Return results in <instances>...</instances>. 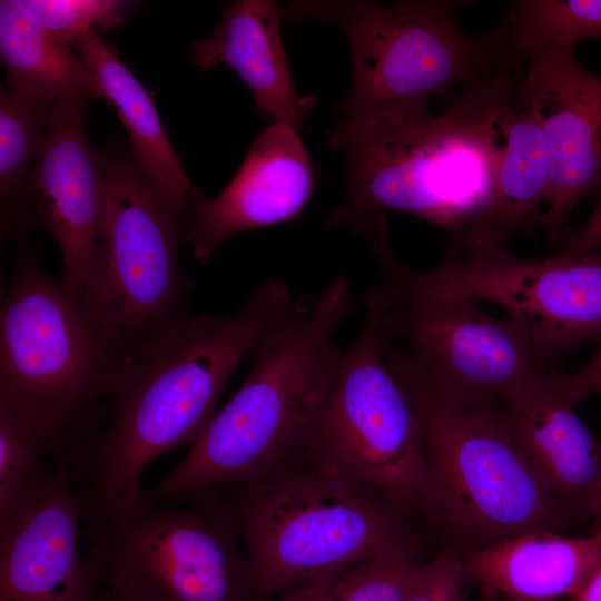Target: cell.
Wrapping results in <instances>:
<instances>
[{
  "label": "cell",
  "mask_w": 601,
  "mask_h": 601,
  "mask_svg": "<svg viewBox=\"0 0 601 601\" xmlns=\"http://www.w3.org/2000/svg\"><path fill=\"white\" fill-rule=\"evenodd\" d=\"M523 68H505L428 104L346 118L328 146L346 159V197L325 217L327 230L368 235L386 210L412 214L447 234V250L482 244L491 216L503 120Z\"/></svg>",
  "instance_id": "obj_1"
},
{
  "label": "cell",
  "mask_w": 601,
  "mask_h": 601,
  "mask_svg": "<svg viewBox=\"0 0 601 601\" xmlns=\"http://www.w3.org/2000/svg\"><path fill=\"white\" fill-rule=\"evenodd\" d=\"M293 298L282 278L268 276L235 312L187 314L134 349L102 424L68 469L83 523L142 496L146 469L198 437L234 371Z\"/></svg>",
  "instance_id": "obj_2"
},
{
  "label": "cell",
  "mask_w": 601,
  "mask_h": 601,
  "mask_svg": "<svg viewBox=\"0 0 601 601\" xmlns=\"http://www.w3.org/2000/svg\"><path fill=\"white\" fill-rule=\"evenodd\" d=\"M353 309L344 276L294 297L254 349L243 384L147 497L179 503L220 493L264 480L303 455L343 352L337 332Z\"/></svg>",
  "instance_id": "obj_3"
},
{
  "label": "cell",
  "mask_w": 601,
  "mask_h": 601,
  "mask_svg": "<svg viewBox=\"0 0 601 601\" xmlns=\"http://www.w3.org/2000/svg\"><path fill=\"white\" fill-rule=\"evenodd\" d=\"M136 347L21 247L0 309V403L69 469Z\"/></svg>",
  "instance_id": "obj_4"
},
{
  "label": "cell",
  "mask_w": 601,
  "mask_h": 601,
  "mask_svg": "<svg viewBox=\"0 0 601 601\" xmlns=\"http://www.w3.org/2000/svg\"><path fill=\"white\" fill-rule=\"evenodd\" d=\"M382 349L418 417L443 523L476 548L526 531H558L577 515L534 471L505 398L441 388L391 345L382 342Z\"/></svg>",
  "instance_id": "obj_5"
},
{
  "label": "cell",
  "mask_w": 601,
  "mask_h": 601,
  "mask_svg": "<svg viewBox=\"0 0 601 601\" xmlns=\"http://www.w3.org/2000/svg\"><path fill=\"white\" fill-rule=\"evenodd\" d=\"M220 493L265 598L418 545L382 494L306 452L264 480Z\"/></svg>",
  "instance_id": "obj_6"
},
{
  "label": "cell",
  "mask_w": 601,
  "mask_h": 601,
  "mask_svg": "<svg viewBox=\"0 0 601 601\" xmlns=\"http://www.w3.org/2000/svg\"><path fill=\"white\" fill-rule=\"evenodd\" d=\"M470 1H295L293 20L332 22L343 31L351 83L335 108L346 118L374 117L428 104L496 72L521 67L510 55L503 28L473 32L456 18Z\"/></svg>",
  "instance_id": "obj_7"
},
{
  "label": "cell",
  "mask_w": 601,
  "mask_h": 601,
  "mask_svg": "<svg viewBox=\"0 0 601 601\" xmlns=\"http://www.w3.org/2000/svg\"><path fill=\"white\" fill-rule=\"evenodd\" d=\"M102 584L124 601H263L219 492L179 503L145 494L82 524Z\"/></svg>",
  "instance_id": "obj_8"
},
{
  "label": "cell",
  "mask_w": 601,
  "mask_h": 601,
  "mask_svg": "<svg viewBox=\"0 0 601 601\" xmlns=\"http://www.w3.org/2000/svg\"><path fill=\"white\" fill-rule=\"evenodd\" d=\"M383 302L381 285L372 284L306 453L374 489L406 519L441 521L418 417L383 355Z\"/></svg>",
  "instance_id": "obj_9"
},
{
  "label": "cell",
  "mask_w": 601,
  "mask_h": 601,
  "mask_svg": "<svg viewBox=\"0 0 601 601\" xmlns=\"http://www.w3.org/2000/svg\"><path fill=\"white\" fill-rule=\"evenodd\" d=\"M122 154L101 155V214L95 284L81 299L137 347L189 314L179 262L190 201Z\"/></svg>",
  "instance_id": "obj_10"
},
{
  "label": "cell",
  "mask_w": 601,
  "mask_h": 601,
  "mask_svg": "<svg viewBox=\"0 0 601 601\" xmlns=\"http://www.w3.org/2000/svg\"><path fill=\"white\" fill-rule=\"evenodd\" d=\"M387 227L381 215L367 235L384 294L382 339L420 376L451 392L505 398L550 370L509 318L410 280L391 250Z\"/></svg>",
  "instance_id": "obj_11"
},
{
  "label": "cell",
  "mask_w": 601,
  "mask_h": 601,
  "mask_svg": "<svg viewBox=\"0 0 601 601\" xmlns=\"http://www.w3.org/2000/svg\"><path fill=\"white\" fill-rule=\"evenodd\" d=\"M402 268L423 288L499 305L546 368L601 337V250L523 259L489 245L445 249L432 269Z\"/></svg>",
  "instance_id": "obj_12"
},
{
  "label": "cell",
  "mask_w": 601,
  "mask_h": 601,
  "mask_svg": "<svg viewBox=\"0 0 601 601\" xmlns=\"http://www.w3.org/2000/svg\"><path fill=\"white\" fill-rule=\"evenodd\" d=\"M514 98L544 136L550 190L540 224L558 243L575 205L601 187V75L580 63L574 46H552L528 57Z\"/></svg>",
  "instance_id": "obj_13"
},
{
  "label": "cell",
  "mask_w": 601,
  "mask_h": 601,
  "mask_svg": "<svg viewBox=\"0 0 601 601\" xmlns=\"http://www.w3.org/2000/svg\"><path fill=\"white\" fill-rule=\"evenodd\" d=\"M81 96L51 105L40 151L29 175L24 210L55 239L61 279L82 299L97 275L101 214V155L89 144Z\"/></svg>",
  "instance_id": "obj_14"
},
{
  "label": "cell",
  "mask_w": 601,
  "mask_h": 601,
  "mask_svg": "<svg viewBox=\"0 0 601 601\" xmlns=\"http://www.w3.org/2000/svg\"><path fill=\"white\" fill-rule=\"evenodd\" d=\"M302 126L275 120L255 137L219 195L201 194L193 201L184 238L200 264L209 263L235 234L302 217L315 184Z\"/></svg>",
  "instance_id": "obj_15"
},
{
  "label": "cell",
  "mask_w": 601,
  "mask_h": 601,
  "mask_svg": "<svg viewBox=\"0 0 601 601\" xmlns=\"http://www.w3.org/2000/svg\"><path fill=\"white\" fill-rule=\"evenodd\" d=\"M82 509L68 469L24 511L0 523V601H98L99 571L83 550Z\"/></svg>",
  "instance_id": "obj_16"
},
{
  "label": "cell",
  "mask_w": 601,
  "mask_h": 601,
  "mask_svg": "<svg viewBox=\"0 0 601 601\" xmlns=\"http://www.w3.org/2000/svg\"><path fill=\"white\" fill-rule=\"evenodd\" d=\"M516 437L545 486L578 516L601 497V439L574 411L560 371L543 370L505 397Z\"/></svg>",
  "instance_id": "obj_17"
},
{
  "label": "cell",
  "mask_w": 601,
  "mask_h": 601,
  "mask_svg": "<svg viewBox=\"0 0 601 601\" xmlns=\"http://www.w3.org/2000/svg\"><path fill=\"white\" fill-rule=\"evenodd\" d=\"M283 16L274 0L226 3L210 36L191 45L190 59L201 71L227 65L247 86L260 112L274 121L303 125L317 98L296 90L283 45Z\"/></svg>",
  "instance_id": "obj_18"
},
{
  "label": "cell",
  "mask_w": 601,
  "mask_h": 601,
  "mask_svg": "<svg viewBox=\"0 0 601 601\" xmlns=\"http://www.w3.org/2000/svg\"><path fill=\"white\" fill-rule=\"evenodd\" d=\"M466 579L510 601L574 594L601 559V533L532 530L461 554Z\"/></svg>",
  "instance_id": "obj_19"
},
{
  "label": "cell",
  "mask_w": 601,
  "mask_h": 601,
  "mask_svg": "<svg viewBox=\"0 0 601 601\" xmlns=\"http://www.w3.org/2000/svg\"><path fill=\"white\" fill-rule=\"evenodd\" d=\"M97 80L100 98L116 112L130 139L132 157L158 184L198 198L183 160L175 151L149 92L120 59L118 50L96 30L71 45Z\"/></svg>",
  "instance_id": "obj_20"
},
{
  "label": "cell",
  "mask_w": 601,
  "mask_h": 601,
  "mask_svg": "<svg viewBox=\"0 0 601 601\" xmlns=\"http://www.w3.org/2000/svg\"><path fill=\"white\" fill-rule=\"evenodd\" d=\"M549 190L550 166L541 126L534 112L514 98L503 120L494 201L479 247L508 245L513 235L540 224Z\"/></svg>",
  "instance_id": "obj_21"
},
{
  "label": "cell",
  "mask_w": 601,
  "mask_h": 601,
  "mask_svg": "<svg viewBox=\"0 0 601 601\" xmlns=\"http://www.w3.org/2000/svg\"><path fill=\"white\" fill-rule=\"evenodd\" d=\"M0 57L12 92L47 104L100 98L81 58L53 41L21 0L0 1Z\"/></svg>",
  "instance_id": "obj_22"
},
{
  "label": "cell",
  "mask_w": 601,
  "mask_h": 601,
  "mask_svg": "<svg viewBox=\"0 0 601 601\" xmlns=\"http://www.w3.org/2000/svg\"><path fill=\"white\" fill-rule=\"evenodd\" d=\"M51 105L0 88V199L4 227L24 225L27 184Z\"/></svg>",
  "instance_id": "obj_23"
},
{
  "label": "cell",
  "mask_w": 601,
  "mask_h": 601,
  "mask_svg": "<svg viewBox=\"0 0 601 601\" xmlns=\"http://www.w3.org/2000/svg\"><path fill=\"white\" fill-rule=\"evenodd\" d=\"M510 53L524 65L535 51L601 37V0H520L501 22Z\"/></svg>",
  "instance_id": "obj_24"
},
{
  "label": "cell",
  "mask_w": 601,
  "mask_h": 601,
  "mask_svg": "<svg viewBox=\"0 0 601 601\" xmlns=\"http://www.w3.org/2000/svg\"><path fill=\"white\" fill-rule=\"evenodd\" d=\"M42 439L0 403V523L31 505L52 483L60 465Z\"/></svg>",
  "instance_id": "obj_25"
},
{
  "label": "cell",
  "mask_w": 601,
  "mask_h": 601,
  "mask_svg": "<svg viewBox=\"0 0 601 601\" xmlns=\"http://www.w3.org/2000/svg\"><path fill=\"white\" fill-rule=\"evenodd\" d=\"M422 562L418 545L365 560L339 575L327 601H404Z\"/></svg>",
  "instance_id": "obj_26"
},
{
  "label": "cell",
  "mask_w": 601,
  "mask_h": 601,
  "mask_svg": "<svg viewBox=\"0 0 601 601\" xmlns=\"http://www.w3.org/2000/svg\"><path fill=\"white\" fill-rule=\"evenodd\" d=\"M48 36L70 48L82 33L120 23L131 2L122 0H21Z\"/></svg>",
  "instance_id": "obj_27"
},
{
  "label": "cell",
  "mask_w": 601,
  "mask_h": 601,
  "mask_svg": "<svg viewBox=\"0 0 601 601\" xmlns=\"http://www.w3.org/2000/svg\"><path fill=\"white\" fill-rule=\"evenodd\" d=\"M466 579L461 553L444 549L415 569L404 601H461Z\"/></svg>",
  "instance_id": "obj_28"
},
{
  "label": "cell",
  "mask_w": 601,
  "mask_h": 601,
  "mask_svg": "<svg viewBox=\"0 0 601 601\" xmlns=\"http://www.w3.org/2000/svg\"><path fill=\"white\" fill-rule=\"evenodd\" d=\"M599 342L594 355L579 371L560 372L564 391L574 404L593 394H601V337Z\"/></svg>",
  "instance_id": "obj_29"
},
{
  "label": "cell",
  "mask_w": 601,
  "mask_h": 601,
  "mask_svg": "<svg viewBox=\"0 0 601 601\" xmlns=\"http://www.w3.org/2000/svg\"><path fill=\"white\" fill-rule=\"evenodd\" d=\"M598 203L587 221L575 231H570L561 250H601V187Z\"/></svg>",
  "instance_id": "obj_30"
},
{
  "label": "cell",
  "mask_w": 601,
  "mask_h": 601,
  "mask_svg": "<svg viewBox=\"0 0 601 601\" xmlns=\"http://www.w3.org/2000/svg\"><path fill=\"white\" fill-rule=\"evenodd\" d=\"M344 571L345 570L328 573L311 583L297 588L292 593L284 597L274 600L268 598L263 601H327L339 575Z\"/></svg>",
  "instance_id": "obj_31"
},
{
  "label": "cell",
  "mask_w": 601,
  "mask_h": 601,
  "mask_svg": "<svg viewBox=\"0 0 601 601\" xmlns=\"http://www.w3.org/2000/svg\"><path fill=\"white\" fill-rule=\"evenodd\" d=\"M570 601H601V559Z\"/></svg>",
  "instance_id": "obj_32"
},
{
  "label": "cell",
  "mask_w": 601,
  "mask_h": 601,
  "mask_svg": "<svg viewBox=\"0 0 601 601\" xmlns=\"http://www.w3.org/2000/svg\"><path fill=\"white\" fill-rule=\"evenodd\" d=\"M592 516H593V528L591 532L601 533V497Z\"/></svg>",
  "instance_id": "obj_33"
},
{
  "label": "cell",
  "mask_w": 601,
  "mask_h": 601,
  "mask_svg": "<svg viewBox=\"0 0 601 601\" xmlns=\"http://www.w3.org/2000/svg\"><path fill=\"white\" fill-rule=\"evenodd\" d=\"M98 601H124V600H121L120 598L111 593L108 589H102Z\"/></svg>",
  "instance_id": "obj_34"
},
{
  "label": "cell",
  "mask_w": 601,
  "mask_h": 601,
  "mask_svg": "<svg viewBox=\"0 0 601 601\" xmlns=\"http://www.w3.org/2000/svg\"><path fill=\"white\" fill-rule=\"evenodd\" d=\"M503 601H510V600L503 599Z\"/></svg>",
  "instance_id": "obj_35"
}]
</instances>
